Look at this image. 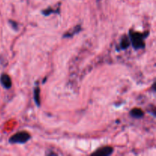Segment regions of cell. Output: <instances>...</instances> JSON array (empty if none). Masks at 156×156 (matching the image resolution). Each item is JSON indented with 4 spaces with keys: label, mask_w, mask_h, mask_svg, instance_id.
<instances>
[{
    "label": "cell",
    "mask_w": 156,
    "mask_h": 156,
    "mask_svg": "<svg viewBox=\"0 0 156 156\" xmlns=\"http://www.w3.org/2000/svg\"><path fill=\"white\" fill-rule=\"evenodd\" d=\"M129 45H130V41H129V39L127 37H124L122 39L121 42H120V49L121 50L127 49Z\"/></svg>",
    "instance_id": "7"
},
{
    "label": "cell",
    "mask_w": 156,
    "mask_h": 156,
    "mask_svg": "<svg viewBox=\"0 0 156 156\" xmlns=\"http://www.w3.org/2000/svg\"><path fill=\"white\" fill-rule=\"evenodd\" d=\"M130 115L134 118H142L144 115V113L140 108H133L130 111Z\"/></svg>",
    "instance_id": "5"
},
{
    "label": "cell",
    "mask_w": 156,
    "mask_h": 156,
    "mask_svg": "<svg viewBox=\"0 0 156 156\" xmlns=\"http://www.w3.org/2000/svg\"><path fill=\"white\" fill-rule=\"evenodd\" d=\"M0 82H1L2 85L6 89H9L12 87V79L7 74L2 75L0 77Z\"/></svg>",
    "instance_id": "4"
},
{
    "label": "cell",
    "mask_w": 156,
    "mask_h": 156,
    "mask_svg": "<svg viewBox=\"0 0 156 156\" xmlns=\"http://www.w3.org/2000/svg\"><path fill=\"white\" fill-rule=\"evenodd\" d=\"M30 140V135L26 131H21L12 136L10 137L9 139V143L12 144H24V143H27L28 140Z\"/></svg>",
    "instance_id": "2"
},
{
    "label": "cell",
    "mask_w": 156,
    "mask_h": 156,
    "mask_svg": "<svg viewBox=\"0 0 156 156\" xmlns=\"http://www.w3.org/2000/svg\"><path fill=\"white\" fill-rule=\"evenodd\" d=\"M129 38H130V44H132V47L135 50H140L145 47L144 42V34L137 32H131L129 34Z\"/></svg>",
    "instance_id": "1"
},
{
    "label": "cell",
    "mask_w": 156,
    "mask_h": 156,
    "mask_svg": "<svg viewBox=\"0 0 156 156\" xmlns=\"http://www.w3.org/2000/svg\"><path fill=\"white\" fill-rule=\"evenodd\" d=\"M34 101L35 103H36V105H37L38 107L40 106V88H38V87H36V88H34Z\"/></svg>",
    "instance_id": "6"
},
{
    "label": "cell",
    "mask_w": 156,
    "mask_h": 156,
    "mask_svg": "<svg viewBox=\"0 0 156 156\" xmlns=\"http://www.w3.org/2000/svg\"><path fill=\"white\" fill-rule=\"evenodd\" d=\"M114 152V149L111 146H105V147L101 148V149H98L96 152L92 153V155H98V156H108L111 155Z\"/></svg>",
    "instance_id": "3"
}]
</instances>
